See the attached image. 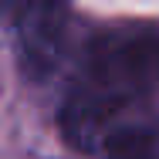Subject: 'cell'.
I'll list each match as a JSON object with an SVG mask.
<instances>
[{
	"label": "cell",
	"mask_w": 159,
	"mask_h": 159,
	"mask_svg": "<svg viewBox=\"0 0 159 159\" xmlns=\"http://www.w3.org/2000/svg\"><path fill=\"white\" fill-rule=\"evenodd\" d=\"M17 7H20V0H0V17H7V14H17Z\"/></svg>",
	"instance_id": "cell-3"
},
{
	"label": "cell",
	"mask_w": 159,
	"mask_h": 159,
	"mask_svg": "<svg viewBox=\"0 0 159 159\" xmlns=\"http://www.w3.org/2000/svg\"><path fill=\"white\" fill-rule=\"evenodd\" d=\"M71 41V14L64 0H20L17 7V54L34 81L51 78L64 64Z\"/></svg>",
	"instance_id": "cell-2"
},
{
	"label": "cell",
	"mask_w": 159,
	"mask_h": 159,
	"mask_svg": "<svg viewBox=\"0 0 159 159\" xmlns=\"http://www.w3.org/2000/svg\"><path fill=\"white\" fill-rule=\"evenodd\" d=\"M159 95V27H115L92 41L78 85L64 98V139L98 152L105 139L132 119L149 115Z\"/></svg>",
	"instance_id": "cell-1"
}]
</instances>
